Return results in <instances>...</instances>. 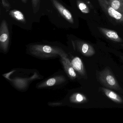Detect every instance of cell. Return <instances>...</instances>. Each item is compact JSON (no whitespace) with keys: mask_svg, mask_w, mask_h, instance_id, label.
<instances>
[{"mask_svg":"<svg viewBox=\"0 0 123 123\" xmlns=\"http://www.w3.org/2000/svg\"><path fill=\"white\" fill-rule=\"evenodd\" d=\"M98 79L104 86L116 90L121 93H123V90L117 80L110 70L108 68L104 69L102 72L99 73L98 76Z\"/></svg>","mask_w":123,"mask_h":123,"instance_id":"obj_4","label":"cell"},{"mask_svg":"<svg viewBox=\"0 0 123 123\" xmlns=\"http://www.w3.org/2000/svg\"><path fill=\"white\" fill-rule=\"evenodd\" d=\"M73 100L76 103H82L85 102L87 99L86 98L80 93H77L73 96Z\"/></svg>","mask_w":123,"mask_h":123,"instance_id":"obj_14","label":"cell"},{"mask_svg":"<svg viewBox=\"0 0 123 123\" xmlns=\"http://www.w3.org/2000/svg\"><path fill=\"white\" fill-rule=\"evenodd\" d=\"M57 82V79L55 78H51L45 82L44 85L47 86H51L54 85Z\"/></svg>","mask_w":123,"mask_h":123,"instance_id":"obj_15","label":"cell"},{"mask_svg":"<svg viewBox=\"0 0 123 123\" xmlns=\"http://www.w3.org/2000/svg\"><path fill=\"white\" fill-rule=\"evenodd\" d=\"M41 0H31V8L34 15L37 16L39 15L40 5Z\"/></svg>","mask_w":123,"mask_h":123,"instance_id":"obj_13","label":"cell"},{"mask_svg":"<svg viewBox=\"0 0 123 123\" xmlns=\"http://www.w3.org/2000/svg\"><path fill=\"white\" fill-rule=\"evenodd\" d=\"M27 47L31 54L41 57H50L64 54L62 47L53 44L34 43L29 44Z\"/></svg>","mask_w":123,"mask_h":123,"instance_id":"obj_3","label":"cell"},{"mask_svg":"<svg viewBox=\"0 0 123 123\" xmlns=\"http://www.w3.org/2000/svg\"><path fill=\"white\" fill-rule=\"evenodd\" d=\"M71 63L74 69L81 74H85L84 66L80 58L78 57H74L71 61Z\"/></svg>","mask_w":123,"mask_h":123,"instance_id":"obj_10","label":"cell"},{"mask_svg":"<svg viewBox=\"0 0 123 123\" xmlns=\"http://www.w3.org/2000/svg\"><path fill=\"white\" fill-rule=\"evenodd\" d=\"M98 29L99 31L108 38L116 42H120L122 41L121 37L114 31L101 27H98Z\"/></svg>","mask_w":123,"mask_h":123,"instance_id":"obj_8","label":"cell"},{"mask_svg":"<svg viewBox=\"0 0 123 123\" xmlns=\"http://www.w3.org/2000/svg\"><path fill=\"white\" fill-rule=\"evenodd\" d=\"M39 14L47 16L52 24L60 29L73 28L77 24L72 8L62 0H41Z\"/></svg>","mask_w":123,"mask_h":123,"instance_id":"obj_1","label":"cell"},{"mask_svg":"<svg viewBox=\"0 0 123 123\" xmlns=\"http://www.w3.org/2000/svg\"><path fill=\"white\" fill-rule=\"evenodd\" d=\"M10 41V31L7 21L4 19L0 25V46L4 51H6L9 46Z\"/></svg>","mask_w":123,"mask_h":123,"instance_id":"obj_6","label":"cell"},{"mask_svg":"<svg viewBox=\"0 0 123 123\" xmlns=\"http://www.w3.org/2000/svg\"><path fill=\"white\" fill-rule=\"evenodd\" d=\"M2 4L6 11L9 10L11 8V5L8 0H2Z\"/></svg>","mask_w":123,"mask_h":123,"instance_id":"obj_16","label":"cell"},{"mask_svg":"<svg viewBox=\"0 0 123 123\" xmlns=\"http://www.w3.org/2000/svg\"><path fill=\"white\" fill-rule=\"evenodd\" d=\"M102 91L111 100L116 103H123V100L121 97L115 92L109 89L104 88H101Z\"/></svg>","mask_w":123,"mask_h":123,"instance_id":"obj_9","label":"cell"},{"mask_svg":"<svg viewBox=\"0 0 123 123\" xmlns=\"http://www.w3.org/2000/svg\"><path fill=\"white\" fill-rule=\"evenodd\" d=\"M62 60L64 67L67 73L69 75L70 77L73 78H75L76 77V73L72 66L71 62H69L68 59L64 56H62Z\"/></svg>","mask_w":123,"mask_h":123,"instance_id":"obj_11","label":"cell"},{"mask_svg":"<svg viewBox=\"0 0 123 123\" xmlns=\"http://www.w3.org/2000/svg\"><path fill=\"white\" fill-rule=\"evenodd\" d=\"M111 7L123 15V0H108Z\"/></svg>","mask_w":123,"mask_h":123,"instance_id":"obj_12","label":"cell"},{"mask_svg":"<svg viewBox=\"0 0 123 123\" xmlns=\"http://www.w3.org/2000/svg\"><path fill=\"white\" fill-rule=\"evenodd\" d=\"M21 1L24 4H26V3H27L28 0H21Z\"/></svg>","mask_w":123,"mask_h":123,"instance_id":"obj_17","label":"cell"},{"mask_svg":"<svg viewBox=\"0 0 123 123\" xmlns=\"http://www.w3.org/2000/svg\"><path fill=\"white\" fill-rule=\"evenodd\" d=\"M6 12V17L10 23L25 30H31L33 23L39 21L37 18L32 17V15H27L26 12H23L21 9L12 8L11 6Z\"/></svg>","mask_w":123,"mask_h":123,"instance_id":"obj_2","label":"cell"},{"mask_svg":"<svg viewBox=\"0 0 123 123\" xmlns=\"http://www.w3.org/2000/svg\"></svg>","mask_w":123,"mask_h":123,"instance_id":"obj_18","label":"cell"},{"mask_svg":"<svg viewBox=\"0 0 123 123\" xmlns=\"http://www.w3.org/2000/svg\"><path fill=\"white\" fill-rule=\"evenodd\" d=\"M67 39L70 42L74 49L86 56H91L95 54V50L92 46L83 41L74 39L72 36L67 35Z\"/></svg>","mask_w":123,"mask_h":123,"instance_id":"obj_5","label":"cell"},{"mask_svg":"<svg viewBox=\"0 0 123 123\" xmlns=\"http://www.w3.org/2000/svg\"><path fill=\"white\" fill-rule=\"evenodd\" d=\"M102 10L108 15L114 19L123 23V15L111 7L108 0H98Z\"/></svg>","mask_w":123,"mask_h":123,"instance_id":"obj_7","label":"cell"}]
</instances>
